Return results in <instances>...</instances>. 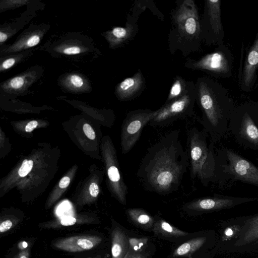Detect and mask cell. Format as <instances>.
<instances>
[{
  "label": "cell",
  "instance_id": "obj_12",
  "mask_svg": "<svg viewBox=\"0 0 258 258\" xmlns=\"http://www.w3.org/2000/svg\"><path fill=\"white\" fill-rule=\"evenodd\" d=\"M136 6L137 8L135 10L133 8L132 13L128 14L124 27H115L105 33L104 37L110 48L115 49L123 46L131 41L138 33L139 27L137 21L143 8L139 9L138 4Z\"/></svg>",
  "mask_w": 258,
  "mask_h": 258
},
{
  "label": "cell",
  "instance_id": "obj_23",
  "mask_svg": "<svg viewBox=\"0 0 258 258\" xmlns=\"http://www.w3.org/2000/svg\"><path fill=\"white\" fill-rule=\"evenodd\" d=\"M40 41L38 34H33L22 38L16 42L7 50L9 52H17L37 45Z\"/></svg>",
  "mask_w": 258,
  "mask_h": 258
},
{
  "label": "cell",
  "instance_id": "obj_22",
  "mask_svg": "<svg viewBox=\"0 0 258 258\" xmlns=\"http://www.w3.org/2000/svg\"><path fill=\"white\" fill-rule=\"evenodd\" d=\"M126 212L132 221L138 225L147 228L154 225L153 218L144 210L131 208L127 209Z\"/></svg>",
  "mask_w": 258,
  "mask_h": 258
},
{
  "label": "cell",
  "instance_id": "obj_19",
  "mask_svg": "<svg viewBox=\"0 0 258 258\" xmlns=\"http://www.w3.org/2000/svg\"><path fill=\"white\" fill-rule=\"evenodd\" d=\"M207 237L201 236L191 239L179 246L173 253L174 256H191L206 242Z\"/></svg>",
  "mask_w": 258,
  "mask_h": 258
},
{
  "label": "cell",
  "instance_id": "obj_38",
  "mask_svg": "<svg viewBox=\"0 0 258 258\" xmlns=\"http://www.w3.org/2000/svg\"><path fill=\"white\" fill-rule=\"evenodd\" d=\"M8 39V35L2 31L0 32V42L2 43Z\"/></svg>",
  "mask_w": 258,
  "mask_h": 258
},
{
  "label": "cell",
  "instance_id": "obj_25",
  "mask_svg": "<svg viewBox=\"0 0 258 258\" xmlns=\"http://www.w3.org/2000/svg\"><path fill=\"white\" fill-rule=\"evenodd\" d=\"M66 85L69 88L74 90H81L85 85L84 80L80 76L76 74H71L66 80Z\"/></svg>",
  "mask_w": 258,
  "mask_h": 258
},
{
  "label": "cell",
  "instance_id": "obj_31",
  "mask_svg": "<svg viewBox=\"0 0 258 258\" xmlns=\"http://www.w3.org/2000/svg\"><path fill=\"white\" fill-rule=\"evenodd\" d=\"M83 131L86 136L90 140H94L96 137L95 133L92 127L88 123L83 125Z\"/></svg>",
  "mask_w": 258,
  "mask_h": 258
},
{
  "label": "cell",
  "instance_id": "obj_8",
  "mask_svg": "<svg viewBox=\"0 0 258 258\" xmlns=\"http://www.w3.org/2000/svg\"><path fill=\"white\" fill-rule=\"evenodd\" d=\"M184 67L192 70L204 71L216 77L229 76L231 73L232 60L230 53L222 45L215 51L198 59L188 58Z\"/></svg>",
  "mask_w": 258,
  "mask_h": 258
},
{
  "label": "cell",
  "instance_id": "obj_16",
  "mask_svg": "<svg viewBox=\"0 0 258 258\" xmlns=\"http://www.w3.org/2000/svg\"><path fill=\"white\" fill-rule=\"evenodd\" d=\"M101 241V237L96 235L73 236L57 240L53 246L68 252H80L91 249Z\"/></svg>",
  "mask_w": 258,
  "mask_h": 258
},
{
  "label": "cell",
  "instance_id": "obj_2",
  "mask_svg": "<svg viewBox=\"0 0 258 258\" xmlns=\"http://www.w3.org/2000/svg\"><path fill=\"white\" fill-rule=\"evenodd\" d=\"M195 86L196 103L202 113L200 122L210 143L215 144L228 132L233 103L220 85L208 77L198 78Z\"/></svg>",
  "mask_w": 258,
  "mask_h": 258
},
{
  "label": "cell",
  "instance_id": "obj_32",
  "mask_svg": "<svg viewBox=\"0 0 258 258\" xmlns=\"http://www.w3.org/2000/svg\"><path fill=\"white\" fill-rule=\"evenodd\" d=\"M13 226L12 221L11 220H6L1 222L0 224V232L5 233L11 229Z\"/></svg>",
  "mask_w": 258,
  "mask_h": 258
},
{
  "label": "cell",
  "instance_id": "obj_7",
  "mask_svg": "<svg viewBox=\"0 0 258 258\" xmlns=\"http://www.w3.org/2000/svg\"><path fill=\"white\" fill-rule=\"evenodd\" d=\"M158 109H139L128 112L124 119L121 130V148L128 153L139 140L144 127L156 115Z\"/></svg>",
  "mask_w": 258,
  "mask_h": 258
},
{
  "label": "cell",
  "instance_id": "obj_33",
  "mask_svg": "<svg viewBox=\"0 0 258 258\" xmlns=\"http://www.w3.org/2000/svg\"><path fill=\"white\" fill-rule=\"evenodd\" d=\"M124 258H146L145 256L141 254L139 251H136L129 248L126 255Z\"/></svg>",
  "mask_w": 258,
  "mask_h": 258
},
{
  "label": "cell",
  "instance_id": "obj_15",
  "mask_svg": "<svg viewBox=\"0 0 258 258\" xmlns=\"http://www.w3.org/2000/svg\"><path fill=\"white\" fill-rule=\"evenodd\" d=\"M145 78L141 70L132 77L118 83L115 89V94L120 101L133 100L140 95L145 88Z\"/></svg>",
  "mask_w": 258,
  "mask_h": 258
},
{
  "label": "cell",
  "instance_id": "obj_20",
  "mask_svg": "<svg viewBox=\"0 0 258 258\" xmlns=\"http://www.w3.org/2000/svg\"><path fill=\"white\" fill-rule=\"evenodd\" d=\"M191 82V81H187L181 76L174 77L164 103L170 102L183 96L188 89Z\"/></svg>",
  "mask_w": 258,
  "mask_h": 258
},
{
  "label": "cell",
  "instance_id": "obj_27",
  "mask_svg": "<svg viewBox=\"0 0 258 258\" xmlns=\"http://www.w3.org/2000/svg\"><path fill=\"white\" fill-rule=\"evenodd\" d=\"M33 165V161L31 160L25 159L23 161L20 167L18 174L21 177H24L27 175L31 170Z\"/></svg>",
  "mask_w": 258,
  "mask_h": 258
},
{
  "label": "cell",
  "instance_id": "obj_10",
  "mask_svg": "<svg viewBox=\"0 0 258 258\" xmlns=\"http://www.w3.org/2000/svg\"><path fill=\"white\" fill-rule=\"evenodd\" d=\"M228 131L232 134L241 146L258 150V128L247 112H245L238 118L231 115Z\"/></svg>",
  "mask_w": 258,
  "mask_h": 258
},
{
  "label": "cell",
  "instance_id": "obj_17",
  "mask_svg": "<svg viewBox=\"0 0 258 258\" xmlns=\"http://www.w3.org/2000/svg\"><path fill=\"white\" fill-rule=\"evenodd\" d=\"M245 221V217H240L224 223L221 241L224 242V250H228L236 240Z\"/></svg>",
  "mask_w": 258,
  "mask_h": 258
},
{
  "label": "cell",
  "instance_id": "obj_18",
  "mask_svg": "<svg viewBox=\"0 0 258 258\" xmlns=\"http://www.w3.org/2000/svg\"><path fill=\"white\" fill-rule=\"evenodd\" d=\"M129 249L128 238L120 228L115 227L111 232L112 258H124Z\"/></svg>",
  "mask_w": 258,
  "mask_h": 258
},
{
  "label": "cell",
  "instance_id": "obj_1",
  "mask_svg": "<svg viewBox=\"0 0 258 258\" xmlns=\"http://www.w3.org/2000/svg\"><path fill=\"white\" fill-rule=\"evenodd\" d=\"M189 165L179 132L172 131L148 149L137 175L146 190L166 195L178 188Z\"/></svg>",
  "mask_w": 258,
  "mask_h": 258
},
{
  "label": "cell",
  "instance_id": "obj_3",
  "mask_svg": "<svg viewBox=\"0 0 258 258\" xmlns=\"http://www.w3.org/2000/svg\"><path fill=\"white\" fill-rule=\"evenodd\" d=\"M171 27L168 38L171 54L179 51L184 57L199 52L202 41L200 16L193 0H178L171 11Z\"/></svg>",
  "mask_w": 258,
  "mask_h": 258
},
{
  "label": "cell",
  "instance_id": "obj_14",
  "mask_svg": "<svg viewBox=\"0 0 258 258\" xmlns=\"http://www.w3.org/2000/svg\"><path fill=\"white\" fill-rule=\"evenodd\" d=\"M240 77L241 89L245 91L258 86V33L245 56Z\"/></svg>",
  "mask_w": 258,
  "mask_h": 258
},
{
  "label": "cell",
  "instance_id": "obj_34",
  "mask_svg": "<svg viewBox=\"0 0 258 258\" xmlns=\"http://www.w3.org/2000/svg\"><path fill=\"white\" fill-rule=\"evenodd\" d=\"M89 191L91 196L96 198L99 194V187L97 183L93 182L89 186Z\"/></svg>",
  "mask_w": 258,
  "mask_h": 258
},
{
  "label": "cell",
  "instance_id": "obj_13",
  "mask_svg": "<svg viewBox=\"0 0 258 258\" xmlns=\"http://www.w3.org/2000/svg\"><path fill=\"white\" fill-rule=\"evenodd\" d=\"M227 250L239 252L258 251V214L245 217L239 236Z\"/></svg>",
  "mask_w": 258,
  "mask_h": 258
},
{
  "label": "cell",
  "instance_id": "obj_28",
  "mask_svg": "<svg viewBox=\"0 0 258 258\" xmlns=\"http://www.w3.org/2000/svg\"><path fill=\"white\" fill-rule=\"evenodd\" d=\"M81 51V48L77 46H71L62 49V52L66 55H75Z\"/></svg>",
  "mask_w": 258,
  "mask_h": 258
},
{
  "label": "cell",
  "instance_id": "obj_24",
  "mask_svg": "<svg viewBox=\"0 0 258 258\" xmlns=\"http://www.w3.org/2000/svg\"><path fill=\"white\" fill-rule=\"evenodd\" d=\"M28 74H23L11 78L5 83L3 88L5 89L13 91H20L28 86L32 77Z\"/></svg>",
  "mask_w": 258,
  "mask_h": 258
},
{
  "label": "cell",
  "instance_id": "obj_21",
  "mask_svg": "<svg viewBox=\"0 0 258 258\" xmlns=\"http://www.w3.org/2000/svg\"><path fill=\"white\" fill-rule=\"evenodd\" d=\"M153 231L156 234H160L166 237L184 236L188 234L162 219L158 220L154 223Z\"/></svg>",
  "mask_w": 258,
  "mask_h": 258
},
{
  "label": "cell",
  "instance_id": "obj_26",
  "mask_svg": "<svg viewBox=\"0 0 258 258\" xmlns=\"http://www.w3.org/2000/svg\"><path fill=\"white\" fill-rule=\"evenodd\" d=\"M148 241V238L147 237H128L129 248L136 251H139V250L146 244Z\"/></svg>",
  "mask_w": 258,
  "mask_h": 258
},
{
  "label": "cell",
  "instance_id": "obj_5",
  "mask_svg": "<svg viewBox=\"0 0 258 258\" xmlns=\"http://www.w3.org/2000/svg\"><path fill=\"white\" fill-rule=\"evenodd\" d=\"M216 157V181L224 175L233 181H240L258 187V168L232 150L224 149Z\"/></svg>",
  "mask_w": 258,
  "mask_h": 258
},
{
  "label": "cell",
  "instance_id": "obj_29",
  "mask_svg": "<svg viewBox=\"0 0 258 258\" xmlns=\"http://www.w3.org/2000/svg\"><path fill=\"white\" fill-rule=\"evenodd\" d=\"M16 59L14 57L8 58L4 60L1 64V71L9 69L12 67L16 63Z\"/></svg>",
  "mask_w": 258,
  "mask_h": 258
},
{
  "label": "cell",
  "instance_id": "obj_6",
  "mask_svg": "<svg viewBox=\"0 0 258 258\" xmlns=\"http://www.w3.org/2000/svg\"><path fill=\"white\" fill-rule=\"evenodd\" d=\"M196 103V86L191 81L186 93L177 99L164 103L148 124L153 127L164 126L177 119L191 117Z\"/></svg>",
  "mask_w": 258,
  "mask_h": 258
},
{
  "label": "cell",
  "instance_id": "obj_9",
  "mask_svg": "<svg viewBox=\"0 0 258 258\" xmlns=\"http://www.w3.org/2000/svg\"><path fill=\"white\" fill-rule=\"evenodd\" d=\"M201 36L208 45H222L224 31L221 18V1L207 0L205 2L204 13L200 18Z\"/></svg>",
  "mask_w": 258,
  "mask_h": 258
},
{
  "label": "cell",
  "instance_id": "obj_11",
  "mask_svg": "<svg viewBox=\"0 0 258 258\" xmlns=\"http://www.w3.org/2000/svg\"><path fill=\"white\" fill-rule=\"evenodd\" d=\"M258 200V198H241L224 195L206 197L188 203L184 207L187 210L208 212L233 208L237 205Z\"/></svg>",
  "mask_w": 258,
  "mask_h": 258
},
{
  "label": "cell",
  "instance_id": "obj_36",
  "mask_svg": "<svg viewBox=\"0 0 258 258\" xmlns=\"http://www.w3.org/2000/svg\"><path fill=\"white\" fill-rule=\"evenodd\" d=\"M70 179L68 176H64L62 177L59 183V186L61 188H64L67 187L70 184Z\"/></svg>",
  "mask_w": 258,
  "mask_h": 258
},
{
  "label": "cell",
  "instance_id": "obj_4",
  "mask_svg": "<svg viewBox=\"0 0 258 258\" xmlns=\"http://www.w3.org/2000/svg\"><path fill=\"white\" fill-rule=\"evenodd\" d=\"M187 136L191 178H198L207 186L210 182L216 181V155L214 144H208L207 133L196 127L188 131Z\"/></svg>",
  "mask_w": 258,
  "mask_h": 258
},
{
  "label": "cell",
  "instance_id": "obj_30",
  "mask_svg": "<svg viewBox=\"0 0 258 258\" xmlns=\"http://www.w3.org/2000/svg\"><path fill=\"white\" fill-rule=\"evenodd\" d=\"M77 222V219L72 216H67L61 219L59 225L69 226L75 225Z\"/></svg>",
  "mask_w": 258,
  "mask_h": 258
},
{
  "label": "cell",
  "instance_id": "obj_37",
  "mask_svg": "<svg viewBox=\"0 0 258 258\" xmlns=\"http://www.w3.org/2000/svg\"><path fill=\"white\" fill-rule=\"evenodd\" d=\"M14 258H29L28 248H24L15 255Z\"/></svg>",
  "mask_w": 258,
  "mask_h": 258
},
{
  "label": "cell",
  "instance_id": "obj_35",
  "mask_svg": "<svg viewBox=\"0 0 258 258\" xmlns=\"http://www.w3.org/2000/svg\"><path fill=\"white\" fill-rule=\"evenodd\" d=\"M38 125V122L36 120H32L29 122L25 126V130L26 132H31Z\"/></svg>",
  "mask_w": 258,
  "mask_h": 258
}]
</instances>
